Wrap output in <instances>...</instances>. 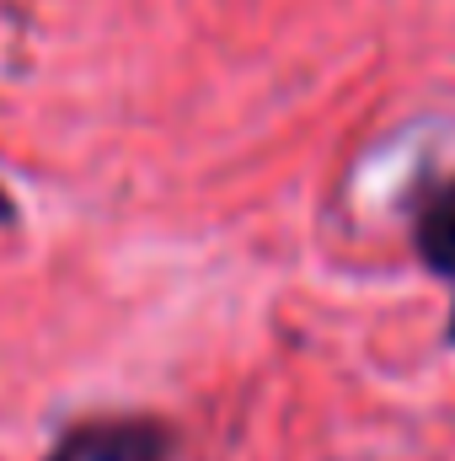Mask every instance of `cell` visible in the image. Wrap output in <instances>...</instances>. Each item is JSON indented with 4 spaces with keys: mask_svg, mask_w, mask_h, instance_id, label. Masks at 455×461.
Returning a JSON list of instances; mask_svg holds the SVG:
<instances>
[{
    "mask_svg": "<svg viewBox=\"0 0 455 461\" xmlns=\"http://www.w3.org/2000/svg\"><path fill=\"white\" fill-rule=\"evenodd\" d=\"M11 221H16V210H11V194L0 188V226H11Z\"/></svg>",
    "mask_w": 455,
    "mask_h": 461,
    "instance_id": "3957f363",
    "label": "cell"
},
{
    "mask_svg": "<svg viewBox=\"0 0 455 461\" xmlns=\"http://www.w3.org/2000/svg\"><path fill=\"white\" fill-rule=\"evenodd\" d=\"M451 344H455V312H451Z\"/></svg>",
    "mask_w": 455,
    "mask_h": 461,
    "instance_id": "277c9868",
    "label": "cell"
},
{
    "mask_svg": "<svg viewBox=\"0 0 455 461\" xmlns=\"http://www.w3.org/2000/svg\"><path fill=\"white\" fill-rule=\"evenodd\" d=\"M177 435L166 419L150 413H118V419H81L54 440L43 461H172Z\"/></svg>",
    "mask_w": 455,
    "mask_h": 461,
    "instance_id": "6da1fadb",
    "label": "cell"
},
{
    "mask_svg": "<svg viewBox=\"0 0 455 461\" xmlns=\"http://www.w3.org/2000/svg\"><path fill=\"white\" fill-rule=\"evenodd\" d=\"M413 241H418V258H424L429 274L455 279V177L440 183V188H429V199L418 204Z\"/></svg>",
    "mask_w": 455,
    "mask_h": 461,
    "instance_id": "7a4b0ae2",
    "label": "cell"
}]
</instances>
